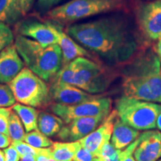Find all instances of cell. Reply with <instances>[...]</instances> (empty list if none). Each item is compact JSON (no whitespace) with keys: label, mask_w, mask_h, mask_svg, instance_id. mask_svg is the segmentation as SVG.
<instances>
[{"label":"cell","mask_w":161,"mask_h":161,"mask_svg":"<svg viewBox=\"0 0 161 161\" xmlns=\"http://www.w3.org/2000/svg\"><path fill=\"white\" fill-rule=\"evenodd\" d=\"M139 27L144 35L152 40L161 35V0L141 5L136 11Z\"/></svg>","instance_id":"obj_10"},{"label":"cell","mask_w":161,"mask_h":161,"mask_svg":"<svg viewBox=\"0 0 161 161\" xmlns=\"http://www.w3.org/2000/svg\"><path fill=\"white\" fill-rule=\"evenodd\" d=\"M160 72H161V69H160Z\"/></svg>","instance_id":"obj_41"},{"label":"cell","mask_w":161,"mask_h":161,"mask_svg":"<svg viewBox=\"0 0 161 161\" xmlns=\"http://www.w3.org/2000/svg\"><path fill=\"white\" fill-rule=\"evenodd\" d=\"M14 45L27 67L46 82L51 81L61 69L63 55L58 44L43 47L35 40L17 35Z\"/></svg>","instance_id":"obj_3"},{"label":"cell","mask_w":161,"mask_h":161,"mask_svg":"<svg viewBox=\"0 0 161 161\" xmlns=\"http://www.w3.org/2000/svg\"><path fill=\"white\" fill-rule=\"evenodd\" d=\"M160 38H161V35H160ZM160 38H159V39H160Z\"/></svg>","instance_id":"obj_39"},{"label":"cell","mask_w":161,"mask_h":161,"mask_svg":"<svg viewBox=\"0 0 161 161\" xmlns=\"http://www.w3.org/2000/svg\"><path fill=\"white\" fill-rule=\"evenodd\" d=\"M72 161H99V158L83 147L80 146Z\"/></svg>","instance_id":"obj_28"},{"label":"cell","mask_w":161,"mask_h":161,"mask_svg":"<svg viewBox=\"0 0 161 161\" xmlns=\"http://www.w3.org/2000/svg\"><path fill=\"white\" fill-rule=\"evenodd\" d=\"M24 15L19 0H0V23L15 25Z\"/></svg>","instance_id":"obj_18"},{"label":"cell","mask_w":161,"mask_h":161,"mask_svg":"<svg viewBox=\"0 0 161 161\" xmlns=\"http://www.w3.org/2000/svg\"><path fill=\"white\" fill-rule=\"evenodd\" d=\"M161 59L153 49L142 50L124 64V96L161 103Z\"/></svg>","instance_id":"obj_2"},{"label":"cell","mask_w":161,"mask_h":161,"mask_svg":"<svg viewBox=\"0 0 161 161\" xmlns=\"http://www.w3.org/2000/svg\"><path fill=\"white\" fill-rule=\"evenodd\" d=\"M109 114L75 119L64 125L56 137L64 142H75L95 130Z\"/></svg>","instance_id":"obj_11"},{"label":"cell","mask_w":161,"mask_h":161,"mask_svg":"<svg viewBox=\"0 0 161 161\" xmlns=\"http://www.w3.org/2000/svg\"><path fill=\"white\" fill-rule=\"evenodd\" d=\"M12 140L9 135L0 133V148H5L11 144Z\"/></svg>","instance_id":"obj_33"},{"label":"cell","mask_w":161,"mask_h":161,"mask_svg":"<svg viewBox=\"0 0 161 161\" xmlns=\"http://www.w3.org/2000/svg\"><path fill=\"white\" fill-rule=\"evenodd\" d=\"M19 2L24 14H26L31 10L32 5L35 3V0H19Z\"/></svg>","instance_id":"obj_34"},{"label":"cell","mask_w":161,"mask_h":161,"mask_svg":"<svg viewBox=\"0 0 161 161\" xmlns=\"http://www.w3.org/2000/svg\"><path fill=\"white\" fill-rule=\"evenodd\" d=\"M156 126L158 127V128L160 130H161V113L159 114L158 119H157V122H156Z\"/></svg>","instance_id":"obj_37"},{"label":"cell","mask_w":161,"mask_h":161,"mask_svg":"<svg viewBox=\"0 0 161 161\" xmlns=\"http://www.w3.org/2000/svg\"><path fill=\"white\" fill-rule=\"evenodd\" d=\"M11 145L14 147L15 149L19 153L20 158H23L25 155H29V154L36 157L40 151V148H35V147L30 146V145L22 140L12 141Z\"/></svg>","instance_id":"obj_25"},{"label":"cell","mask_w":161,"mask_h":161,"mask_svg":"<svg viewBox=\"0 0 161 161\" xmlns=\"http://www.w3.org/2000/svg\"><path fill=\"white\" fill-rule=\"evenodd\" d=\"M12 110L8 108H0V133L9 135L8 122Z\"/></svg>","instance_id":"obj_27"},{"label":"cell","mask_w":161,"mask_h":161,"mask_svg":"<svg viewBox=\"0 0 161 161\" xmlns=\"http://www.w3.org/2000/svg\"><path fill=\"white\" fill-rule=\"evenodd\" d=\"M3 152L5 153V161H19L21 159L19 153L12 145L4 148Z\"/></svg>","instance_id":"obj_32"},{"label":"cell","mask_w":161,"mask_h":161,"mask_svg":"<svg viewBox=\"0 0 161 161\" xmlns=\"http://www.w3.org/2000/svg\"><path fill=\"white\" fill-rule=\"evenodd\" d=\"M60 27L59 24L47 19L43 23L35 19H29L16 24V31L18 35L31 38L46 47L58 43Z\"/></svg>","instance_id":"obj_9"},{"label":"cell","mask_w":161,"mask_h":161,"mask_svg":"<svg viewBox=\"0 0 161 161\" xmlns=\"http://www.w3.org/2000/svg\"><path fill=\"white\" fill-rule=\"evenodd\" d=\"M117 113L114 109L110 113L103 122L95 130L90 133L85 137L78 140L80 146L83 147L96 156H99L100 152L104 145L110 142L114 122Z\"/></svg>","instance_id":"obj_12"},{"label":"cell","mask_w":161,"mask_h":161,"mask_svg":"<svg viewBox=\"0 0 161 161\" xmlns=\"http://www.w3.org/2000/svg\"><path fill=\"white\" fill-rule=\"evenodd\" d=\"M23 141L30 146L37 148H49L52 146L54 142L51 139L40 132L38 129L25 134Z\"/></svg>","instance_id":"obj_22"},{"label":"cell","mask_w":161,"mask_h":161,"mask_svg":"<svg viewBox=\"0 0 161 161\" xmlns=\"http://www.w3.org/2000/svg\"><path fill=\"white\" fill-rule=\"evenodd\" d=\"M75 73L71 84L90 94H100L114 80L112 72L91 59L80 57L73 60Z\"/></svg>","instance_id":"obj_7"},{"label":"cell","mask_w":161,"mask_h":161,"mask_svg":"<svg viewBox=\"0 0 161 161\" xmlns=\"http://www.w3.org/2000/svg\"><path fill=\"white\" fill-rule=\"evenodd\" d=\"M24 62L11 44L0 52V83L9 84L24 68Z\"/></svg>","instance_id":"obj_15"},{"label":"cell","mask_w":161,"mask_h":161,"mask_svg":"<svg viewBox=\"0 0 161 161\" xmlns=\"http://www.w3.org/2000/svg\"><path fill=\"white\" fill-rule=\"evenodd\" d=\"M38 130L48 137L56 136L64 125L59 116L49 112L41 111L38 116Z\"/></svg>","instance_id":"obj_19"},{"label":"cell","mask_w":161,"mask_h":161,"mask_svg":"<svg viewBox=\"0 0 161 161\" xmlns=\"http://www.w3.org/2000/svg\"><path fill=\"white\" fill-rule=\"evenodd\" d=\"M158 42L156 43V45L154 46V48L153 49L154 52L158 55V57L161 59V38L158 39Z\"/></svg>","instance_id":"obj_35"},{"label":"cell","mask_w":161,"mask_h":161,"mask_svg":"<svg viewBox=\"0 0 161 161\" xmlns=\"http://www.w3.org/2000/svg\"><path fill=\"white\" fill-rule=\"evenodd\" d=\"M59 41L58 45L61 49L62 66H64L72 62L76 58L83 57L88 58H94V56L90 53L88 50L78 44L70 36L64 31L63 27L60 25L59 29Z\"/></svg>","instance_id":"obj_16"},{"label":"cell","mask_w":161,"mask_h":161,"mask_svg":"<svg viewBox=\"0 0 161 161\" xmlns=\"http://www.w3.org/2000/svg\"><path fill=\"white\" fill-rule=\"evenodd\" d=\"M20 161H37V160H36L35 156L29 154V155H25L21 158V160Z\"/></svg>","instance_id":"obj_36"},{"label":"cell","mask_w":161,"mask_h":161,"mask_svg":"<svg viewBox=\"0 0 161 161\" xmlns=\"http://www.w3.org/2000/svg\"><path fill=\"white\" fill-rule=\"evenodd\" d=\"M50 96L55 103L76 104L100 97V94H90L72 84L52 80Z\"/></svg>","instance_id":"obj_13"},{"label":"cell","mask_w":161,"mask_h":161,"mask_svg":"<svg viewBox=\"0 0 161 161\" xmlns=\"http://www.w3.org/2000/svg\"><path fill=\"white\" fill-rule=\"evenodd\" d=\"M35 158L37 161H57L52 155V147L40 148V152Z\"/></svg>","instance_id":"obj_31"},{"label":"cell","mask_w":161,"mask_h":161,"mask_svg":"<svg viewBox=\"0 0 161 161\" xmlns=\"http://www.w3.org/2000/svg\"><path fill=\"white\" fill-rule=\"evenodd\" d=\"M140 134L138 130L124 123L117 116L114 122L110 143L116 149L123 150L134 142Z\"/></svg>","instance_id":"obj_17"},{"label":"cell","mask_w":161,"mask_h":161,"mask_svg":"<svg viewBox=\"0 0 161 161\" xmlns=\"http://www.w3.org/2000/svg\"><path fill=\"white\" fill-rule=\"evenodd\" d=\"M14 110L19 116L25 128V132L29 133L38 129V116L40 111L31 106L17 103L12 107Z\"/></svg>","instance_id":"obj_20"},{"label":"cell","mask_w":161,"mask_h":161,"mask_svg":"<svg viewBox=\"0 0 161 161\" xmlns=\"http://www.w3.org/2000/svg\"><path fill=\"white\" fill-rule=\"evenodd\" d=\"M61 0H37V9L40 13H43L53 6L59 3Z\"/></svg>","instance_id":"obj_30"},{"label":"cell","mask_w":161,"mask_h":161,"mask_svg":"<svg viewBox=\"0 0 161 161\" xmlns=\"http://www.w3.org/2000/svg\"><path fill=\"white\" fill-rule=\"evenodd\" d=\"M112 99L108 97H98L76 104L52 103L49 109L67 124L75 119L109 114L111 112Z\"/></svg>","instance_id":"obj_8"},{"label":"cell","mask_w":161,"mask_h":161,"mask_svg":"<svg viewBox=\"0 0 161 161\" xmlns=\"http://www.w3.org/2000/svg\"><path fill=\"white\" fill-rule=\"evenodd\" d=\"M138 144V138L121 152L120 161H136L134 153Z\"/></svg>","instance_id":"obj_29"},{"label":"cell","mask_w":161,"mask_h":161,"mask_svg":"<svg viewBox=\"0 0 161 161\" xmlns=\"http://www.w3.org/2000/svg\"><path fill=\"white\" fill-rule=\"evenodd\" d=\"M115 110L124 123L138 130H148L157 127L161 104L122 96L116 101Z\"/></svg>","instance_id":"obj_5"},{"label":"cell","mask_w":161,"mask_h":161,"mask_svg":"<svg viewBox=\"0 0 161 161\" xmlns=\"http://www.w3.org/2000/svg\"><path fill=\"white\" fill-rule=\"evenodd\" d=\"M14 36L8 25L0 23V52L13 44Z\"/></svg>","instance_id":"obj_26"},{"label":"cell","mask_w":161,"mask_h":161,"mask_svg":"<svg viewBox=\"0 0 161 161\" xmlns=\"http://www.w3.org/2000/svg\"><path fill=\"white\" fill-rule=\"evenodd\" d=\"M8 132L12 141H23L24 136L25 135V128H23V122H21L19 117L14 110H12L9 117Z\"/></svg>","instance_id":"obj_23"},{"label":"cell","mask_w":161,"mask_h":161,"mask_svg":"<svg viewBox=\"0 0 161 161\" xmlns=\"http://www.w3.org/2000/svg\"><path fill=\"white\" fill-rule=\"evenodd\" d=\"M8 85L20 104L41 108L52 101L49 86L28 67H24Z\"/></svg>","instance_id":"obj_6"},{"label":"cell","mask_w":161,"mask_h":161,"mask_svg":"<svg viewBox=\"0 0 161 161\" xmlns=\"http://www.w3.org/2000/svg\"><path fill=\"white\" fill-rule=\"evenodd\" d=\"M78 141L75 142H55L52 147V155L57 161H72L78 148Z\"/></svg>","instance_id":"obj_21"},{"label":"cell","mask_w":161,"mask_h":161,"mask_svg":"<svg viewBox=\"0 0 161 161\" xmlns=\"http://www.w3.org/2000/svg\"><path fill=\"white\" fill-rule=\"evenodd\" d=\"M66 33L84 48L112 64H124L138 51L137 39L122 17L112 16L72 24L66 28Z\"/></svg>","instance_id":"obj_1"},{"label":"cell","mask_w":161,"mask_h":161,"mask_svg":"<svg viewBox=\"0 0 161 161\" xmlns=\"http://www.w3.org/2000/svg\"><path fill=\"white\" fill-rule=\"evenodd\" d=\"M16 98L8 84L0 85V108H10L16 104Z\"/></svg>","instance_id":"obj_24"},{"label":"cell","mask_w":161,"mask_h":161,"mask_svg":"<svg viewBox=\"0 0 161 161\" xmlns=\"http://www.w3.org/2000/svg\"><path fill=\"white\" fill-rule=\"evenodd\" d=\"M158 161H161V159H160V160H158Z\"/></svg>","instance_id":"obj_40"},{"label":"cell","mask_w":161,"mask_h":161,"mask_svg":"<svg viewBox=\"0 0 161 161\" xmlns=\"http://www.w3.org/2000/svg\"><path fill=\"white\" fill-rule=\"evenodd\" d=\"M0 161H5V153L1 149H0Z\"/></svg>","instance_id":"obj_38"},{"label":"cell","mask_w":161,"mask_h":161,"mask_svg":"<svg viewBox=\"0 0 161 161\" xmlns=\"http://www.w3.org/2000/svg\"><path fill=\"white\" fill-rule=\"evenodd\" d=\"M134 156L136 161H158L161 158V133L148 130L140 134Z\"/></svg>","instance_id":"obj_14"},{"label":"cell","mask_w":161,"mask_h":161,"mask_svg":"<svg viewBox=\"0 0 161 161\" xmlns=\"http://www.w3.org/2000/svg\"><path fill=\"white\" fill-rule=\"evenodd\" d=\"M126 7V0H70L49 10L46 19L64 25L92 16L122 11Z\"/></svg>","instance_id":"obj_4"}]
</instances>
